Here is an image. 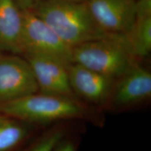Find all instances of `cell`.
I'll return each instance as SVG.
<instances>
[{"label":"cell","instance_id":"1","mask_svg":"<svg viewBox=\"0 0 151 151\" xmlns=\"http://www.w3.org/2000/svg\"><path fill=\"white\" fill-rule=\"evenodd\" d=\"M62 41L71 47L118 34H109L94 21L85 2L43 0L32 9Z\"/></svg>","mask_w":151,"mask_h":151},{"label":"cell","instance_id":"2","mask_svg":"<svg viewBox=\"0 0 151 151\" xmlns=\"http://www.w3.org/2000/svg\"><path fill=\"white\" fill-rule=\"evenodd\" d=\"M0 113L29 124H41L72 119H93L94 113L78 98L44 94H28L0 104Z\"/></svg>","mask_w":151,"mask_h":151},{"label":"cell","instance_id":"3","mask_svg":"<svg viewBox=\"0 0 151 151\" xmlns=\"http://www.w3.org/2000/svg\"><path fill=\"white\" fill-rule=\"evenodd\" d=\"M72 62L116 80L137 62L124 34L97 39L72 48Z\"/></svg>","mask_w":151,"mask_h":151},{"label":"cell","instance_id":"4","mask_svg":"<svg viewBox=\"0 0 151 151\" xmlns=\"http://www.w3.org/2000/svg\"><path fill=\"white\" fill-rule=\"evenodd\" d=\"M22 55H39L72 63V47L65 43L32 10L22 11Z\"/></svg>","mask_w":151,"mask_h":151},{"label":"cell","instance_id":"5","mask_svg":"<svg viewBox=\"0 0 151 151\" xmlns=\"http://www.w3.org/2000/svg\"><path fill=\"white\" fill-rule=\"evenodd\" d=\"M151 97V73L134 64L113 81L104 106L111 110H125L148 101Z\"/></svg>","mask_w":151,"mask_h":151},{"label":"cell","instance_id":"6","mask_svg":"<svg viewBox=\"0 0 151 151\" xmlns=\"http://www.w3.org/2000/svg\"><path fill=\"white\" fill-rule=\"evenodd\" d=\"M38 92L27 60L20 55L0 52V104Z\"/></svg>","mask_w":151,"mask_h":151},{"label":"cell","instance_id":"7","mask_svg":"<svg viewBox=\"0 0 151 151\" xmlns=\"http://www.w3.org/2000/svg\"><path fill=\"white\" fill-rule=\"evenodd\" d=\"M137 0H87L94 21L109 34H127L135 20Z\"/></svg>","mask_w":151,"mask_h":151},{"label":"cell","instance_id":"8","mask_svg":"<svg viewBox=\"0 0 151 151\" xmlns=\"http://www.w3.org/2000/svg\"><path fill=\"white\" fill-rule=\"evenodd\" d=\"M23 57L31 66L39 92L76 97L69 83V64L48 56L25 55Z\"/></svg>","mask_w":151,"mask_h":151},{"label":"cell","instance_id":"9","mask_svg":"<svg viewBox=\"0 0 151 151\" xmlns=\"http://www.w3.org/2000/svg\"><path fill=\"white\" fill-rule=\"evenodd\" d=\"M69 83L77 98L104 106L114 80L77 63L67 66Z\"/></svg>","mask_w":151,"mask_h":151},{"label":"cell","instance_id":"10","mask_svg":"<svg viewBox=\"0 0 151 151\" xmlns=\"http://www.w3.org/2000/svg\"><path fill=\"white\" fill-rule=\"evenodd\" d=\"M22 11L15 0H0V52L22 55Z\"/></svg>","mask_w":151,"mask_h":151},{"label":"cell","instance_id":"11","mask_svg":"<svg viewBox=\"0 0 151 151\" xmlns=\"http://www.w3.org/2000/svg\"><path fill=\"white\" fill-rule=\"evenodd\" d=\"M125 36L137 59L148 55L151 50V0H137L134 22Z\"/></svg>","mask_w":151,"mask_h":151},{"label":"cell","instance_id":"12","mask_svg":"<svg viewBox=\"0 0 151 151\" xmlns=\"http://www.w3.org/2000/svg\"><path fill=\"white\" fill-rule=\"evenodd\" d=\"M29 123L4 116L0 120V151H16L29 138Z\"/></svg>","mask_w":151,"mask_h":151},{"label":"cell","instance_id":"13","mask_svg":"<svg viewBox=\"0 0 151 151\" xmlns=\"http://www.w3.org/2000/svg\"><path fill=\"white\" fill-rule=\"evenodd\" d=\"M66 129L56 127L37 138L22 151H52L55 147L66 136Z\"/></svg>","mask_w":151,"mask_h":151},{"label":"cell","instance_id":"14","mask_svg":"<svg viewBox=\"0 0 151 151\" xmlns=\"http://www.w3.org/2000/svg\"><path fill=\"white\" fill-rule=\"evenodd\" d=\"M52 151H78V144L74 139L65 136L56 145Z\"/></svg>","mask_w":151,"mask_h":151},{"label":"cell","instance_id":"15","mask_svg":"<svg viewBox=\"0 0 151 151\" xmlns=\"http://www.w3.org/2000/svg\"><path fill=\"white\" fill-rule=\"evenodd\" d=\"M19 8L22 11L32 10L37 4L39 0H15Z\"/></svg>","mask_w":151,"mask_h":151},{"label":"cell","instance_id":"16","mask_svg":"<svg viewBox=\"0 0 151 151\" xmlns=\"http://www.w3.org/2000/svg\"><path fill=\"white\" fill-rule=\"evenodd\" d=\"M68 1H73V2H85L87 0H65Z\"/></svg>","mask_w":151,"mask_h":151},{"label":"cell","instance_id":"17","mask_svg":"<svg viewBox=\"0 0 151 151\" xmlns=\"http://www.w3.org/2000/svg\"><path fill=\"white\" fill-rule=\"evenodd\" d=\"M4 116H4V115H2L1 113H0V120H1V118H3Z\"/></svg>","mask_w":151,"mask_h":151}]
</instances>
